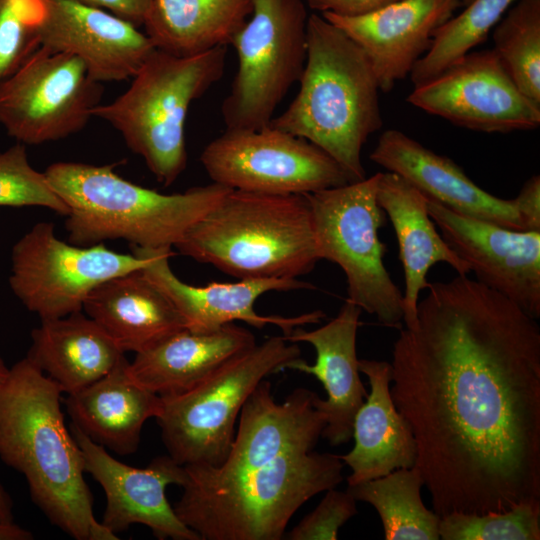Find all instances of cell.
I'll return each mask as SVG.
<instances>
[{
	"label": "cell",
	"mask_w": 540,
	"mask_h": 540,
	"mask_svg": "<svg viewBox=\"0 0 540 540\" xmlns=\"http://www.w3.org/2000/svg\"><path fill=\"white\" fill-rule=\"evenodd\" d=\"M407 101L454 125L485 133L533 130L540 125V104L520 91L493 49L468 52L414 86Z\"/></svg>",
	"instance_id": "cell-14"
},
{
	"label": "cell",
	"mask_w": 540,
	"mask_h": 540,
	"mask_svg": "<svg viewBox=\"0 0 540 540\" xmlns=\"http://www.w3.org/2000/svg\"><path fill=\"white\" fill-rule=\"evenodd\" d=\"M492 38L517 87L540 104V0H517L495 25Z\"/></svg>",
	"instance_id": "cell-32"
},
{
	"label": "cell",
	"mask_w": 540,
	"mask_h": 540,
	"mask_svg": "<svg viewBox=\"0 0 540 540\" xmlns=\"http://www.w3.org/2000/svg\"><path fill=\"white\" fill-rule=\"evenodd\" d=\"M358 512L356 499L346 490L326 491L316 508L286 536L290 540H336L339 529Z\"/></svg>",
	"instance_id": "cell-36"
},
{
	"label": "cell",
	"mask_w": 540,
	"mask_h": 540,
	"mask_svg": "<svg viewBox=\"0 0 540 540\" xmlns=\"http://www.w3.org/2000/svg\"><path fill=\"white\" fill-rule=\"evenodd\" d=\"M132 251L148 259L141 271L173 303L188 330L211 331L238 320L258 329L272 324L282 330L283 336H287L296 327L319 323L325 317L321 310L294 317L261 315L256 312L254 305L257 299L267 292L315 288L297 278L239 279L237 282H212L194 286L181 281L173 273L169 265V258L173 255L171 248L132 246Z\"/></svg>",
	"instance_id": "cell-18"
},
{
	"label": "cell",
	"mask_w": 540,
	"mask_h": 540,
	"mask_svg": "<svg viewBox=\"0 0 540 540\" xmlns=\"http://www.w3.org/2000/svg\"><path fill=\"white\" fill-rule=\"evenodd\" d=\"M8 367L0 356V382L8 372ZM13 504L9 494L0 483V522H13Z\"/></svg>",
	"instance_id": "cell-40"
},
{
	"label": "cell",
	"mask_w": 540,
	"mask_h": 540,
	"mask_svg": "<svg viewBox=\"0 0 540 540\" xmlns=\"http://www.w3.org/2000/svg\"><path fill=\"white\" fill-rule=\"evenodd\" d=\"M83 310L124 353L142 352L186 328L173 303L141 269L98 285Z\"/></svg>",
	"instance_id": "cell-26"
},
{
	"label": "cell",
	"mask_w": 540,
	"mask_h": 540,
	"mask_svg": "<svg viewBox=\"0 0 540 540\" xmlns=\"http://www.w3.org/2000/svg\"><path fill=\"white\" fill-rule=\"evenodd\" d=\"M442 540H539L540 501L504 512L450 513L440 517Z\"/></svg>",
	"instance_id": "cell-33"
},
{
	"label": "cell",
	"mask_w": 540,
	"mask_h": 540,
	"mask_svg": "<svg viewBox=\"0 0 540 540\" xmlns=\"http://www.w3.org/2000/svg\"><path fill=\"white\" fill-rule=\"evenodd\" d=\"M108 11L137 27L144 24L151 0H74Z\"/></svg>",
	"instance_id": "cell-39"
},
{
	"label": "cell",
	"mask_w": 540,
	"mask_h": 540,
	"mask_svg": "<svg viewBox=\"0 0 540 540\" xmlns=\"http://www.w3.org/2000/svg\"><path fill=\"white\" fill-rule=\"evenodd\" d=\"M299 90L269 125L330 155L350 182L366 178L361 152L382 125L379 83L365 52L322 15L307 20V58Z\"/></svg>",
	"instance_id": "cell-3"
},
{
	"label": "cell",
	"mask_w": 540,
	"mask_h": 540,
	"mask_svg": "<svg viewBox=\"0 0 540 540\" xmlns=\"http://www.w3.org/2000/svg\"><path fill=\"white\" fill-rule=\"evenodd\" d=\"M525 231H540V176L533 175L513 198Z\"/></svg>",
	"instance_id": "cell-37"
},
{
	"label": "cell",
	"mask_w": 540,
	"mask_h": 540,
	"mask_svg": "<svg viewBox=\"0 0 540 540\" xmlns=\"http://www.w3.org/2000/svg\"><path fill=\"white\" fill-rule=\"evenodd\" d=\"M27 353L68 394L99 380L124 356L110 336L81 312L41 320Z\"/></svg>",
	"instance_id": "cell-28"
},
{
	"label": "cell",
	"mask_w": 540,
	"mask_h": 540,
	"mask_svg": "<svg viewBox=\"0 0 540 540\" xmlns=\"http://www.w3.org/2000/svg\"><path fill=\"white\" fill-rule=\"evenodd\" d=\"M41 45L78 57L103 83L132 78L155 49L134 24L74 0H41Z\"/></svg>",
	"instance_id": "cell-19"
},
{
	"label": "cell",
	"mask_w": 540,
	"mask_h": 540,
	"mask_svg": "<svg viewBox=\"0 0 540 540\" xmlns=\"http://www.w3.org/2000/svg\"><path fill=\"white\" fill-rule=\"evenodd\" d=\"M427 198V197H426ZM428 214L475 280L540 317V231H519L459 214L427 198Z\"/></svg>",
	"instance_id": "cell-15"
},
{
	"label": "cell",
	"mask_w": 540,
	"mask_h": 540,
	"mask_svg": "<svg viewBox=\"0 0 540 540\" xmlns=\"http://www.w3.org/2000/svg\"><path fill=\"white\" fill-rule=\"evenodd\" d=\"M117 164L56 162L44 171L69 208V243L122 239L140 248H171L232 190L212 182L162 194L122 178Z\"/></svg>",
	"instance_id": "cell-4"
},
{
	"label": "cell",
	"mask_w": 540,
	"mask_h": 540,
	"mask_svg": "<svg viewBox=\"0 0 540 540\" xmlns=\"http://www.w3.org/2000/svg\"><path fill=\"white\" fill-rule=\"evenodd\" d=\"M361 313V308L346 299L327 324L311 331L296 327L284 336L290 342L309 343L316 351L313 365L299 357L286 368L314 375L323 384L327 398L316 395L313 405L326 421L322 437L332 446L352 439L355 415L368 395L360 379L356 353Z\"/></svg>",
	"instance_id": "cell-21"
},
{
	"label": "cell",
	"mask_w": 540,
	"mask_h": 540,
	"mask_svg": "<svg viewBox=\"0 0 540 540\" xmlns=\"http://www.w3.org/2000/svg\"><path fill=\"white\" fill-rule=\"evenodd\" d=\"M41 0H0V83L40 46Z\"/></svg>",
	"instance_id": "cell-35"
},
{
	"label": "cell",
	"mask_w": 540,
	"mask_h": 540,
	"mask_svg": "<svg viewBox=\"0 0 540 540\" xmlns=\"http://www.w3.org/2000/svg\"><path fill=\"white\" fill-rule=\"evenodd\" d=\"M370 160L407 180L428 199L459 214L525 231L513 199L488 193L453 160L433 152L402 131H384Z\"/></svg>",
	"instance_id": "cell-22"
},
{
	"label": "cell",
	"mask_w": 540,
	"mask_h": 540,
	"mask_svg": "<svg viewBox=\"0 0 540 540\" xmlns=\"http://www.w3.org/2000/svg\"><path fill=\"white\" fill-rule=\"evenodd\" d=\"M252 0H151L143 26L154 47L186 57L231 45Z\"/></svg>",
	"instance_id": "cell-29"
},
{
	"label": "cell",
	"mask_w": 540,
	"mask_h": 540,
	"mask_svg": "<svg viewBox=\"0 0 540 540\" xmlns=\"http://www.w3.org/2000/svg\"><path fill=\"white\" fill-rule=\"evenodd\" d=\"M38 206L67 216L69 208L45 172L29 162L25 144L17 142L0 152V207Z\"/></svg>",
	"instance_id": "cell-34"
},
{
	"label": "cell",
	"mask_w": 540,
	"mask_h": 540,
	"mask_svg": "<svg viewBox=\"0 0 540 540\" xmlns=\"http://www.w3.org/2000/svg\"><path fill=\"white\" fill-rule=\"evenodd\" d=\"M517 0H472L464 10L438 27L428 51L416 62L410 77L414 86L443 72L482 43Z\"/></svg>",
	"instance_id": "cell-31"
},
{
	"label": "cell",
	"mask_w": 540,
	"mask_h": 540,
	"mask_svg": "<svg viewBox=\"0 0 540 540\" xmlns=\"http://www.w3.org/2000/svg\"><path fill=\"white\" fill-rule=\"evenodd\" d=\"M343 467L339 455L309 451L222 480L186 473L173 508L201 540H280L305 502L343 481Z\"/></svg>",
	"instance_id": "cell-5"
},
{
	"label": "cell",
	"mask_w": 540,
	"mask_h": 540,
	"mask_svg": "<svg viewBox=\"0 0 540 540\" xmlns=\"http://www.w3.org/2000/svg\"><path fill=\"white\" fill-rule=\"evenodd\" d=\"M392 347L390 393L433 510L540 501V326L467 275L429 283Z\"/></svg>",
	"instance_id": "cell-1"
},
{
	"label": "cell",
	"mask_w": 540,
	"mask_h": 540,
	"mask_svg": "<svg viewBox=\"0 0 540 540\" xmlns=\"http://www.w3.org/2000/svg\"><path fill=\"white\" fill-rule=\"evenodd\" d=\"M316 395L309 389L297 388L278 404L271 383L263 379L240 411L238 431L225 461L218 467L186 465V473L200 479L222 480L286 454L312 451L326 425L313 405Z\"/></svg>",
	"instance_id": "cell-17"
},
{
	"label": "cell",
	"mask_w": 540,
	"mask_h": 540,
	"mask_svg": "<svg viewBox=\"0 0 540 540\" xmlns=\"http://www.w3.org/2000/svg\"><path fill=\"white\" fill-rule=\"evenodd\" d=\"M226 46L180 57L154 49L127 90L92 112L141 156L156 180L173 184L187 165L185 121L191 104L224 74Z\"/></svg>",
	"instance_id": "cell-7"
},
{
	"label": "cell",
	"mask_w": 540,
	"mask_h": 540,
	"mask_svg": "<svg viewBox=\"0 0 540 540\" xmlns=\"http://www.w3.org/2000/svg\"><path fill=\"white\" fill-rule=\"evenodd\" d=\"M472 0H460L461 5H467Z\"/></svg>",
	"instance_id": "cell-42"
},
{
	"label": "cell",
	"mask_w": 540,
	"mask_h": 540,
	"mask_svg": "<svg viewBox=\"0 0 540 540\" xmlns=\"http://www.w3.org/2000/svg\"><path fill=\"white\" fill-rule=\"evenodd\" d=\"M147 263L138 252H115L103 242L67 243L56 236L52 222L41 221L12 247L9 286L29 311L49 320L81 312L98 285Z\"/></svg>",
	"instance_id": "cell-11"
},
{
	"label": "cell",
	"mask_w": 540,
	"mask_h": 540,
	"mask_svg": "<svg viewBox=\"0 0 540 540\" xmlns=\"http://www.w3.org/2000/svg\"><path fill=\"white\" fill-rule=\"evenodd\" d=\"M33 534L14 522H0V540H31Z\"/></svg>",
	"instance_id": "cell-41"
},
{
	"label": "cell",
	"mask_w": 540,
	"mask_h": 540,
	"mask_svg": "<svg viewBox=\"0 0 540 540\" xmlns=\"http://www.w3.org/2000/svg\"><path fill=\"white\" fill-rule=\"evenodd\" d=\"M376 198L397 237L405 281L403 322L406 328H412L417 321L419 295L429 286L430 268L446 263L459 275H468L470 268L437 231L428 214L426 196L407 180L392 172H380Z\"/></svg>",
	"instance_id": "cell-23"
},
{
	"label": "cell",
	"mask_w": 540,
	"mask_h": 540,
	"mask_svg": "<svg viewBox=\"0 0 540 540\" xmlns=\"http://www.w3.org/2000/svg\"><path fill=\"white\" fill-rule=\"evenodd\" d=\"M200 162L212 182L246 192L306 195L351 183L321 148L271 125L226 129L205 146Z\"/></svg>",
	"instance_id": "cell-13"
},
{
	"label": "cell",
	"mask_w": 540,
	"mask_h": 540,
	"mask_svg": "<svg viewBox=\"0 0 540 540\" xmlns=\"http://www.w3.org/2000/svg\"><path fill=\"white\" fill-rule=\"evenodd\" d=\"M103 90L78 57L41 45L0 83V124L25 145L62 140L87 125Z\"/></svg>",
	"instance_id": "cell-12"
},
{
	"label": "cell",
	"mask_w": 540,
	"mask_h": 540,
	"mask_svg": "<svg viewBox=\"0 0 540 540\" xmlns=\"http://www.w3.org/2000/svg\"><path fill=\"white\" fill-rule=\"evenodd\" d=\"M71 433L81 449L85 472L105 492L101 523L106 528L117 534L132 524H143L160 540H201L179 519L166 496L168 485L184 484V466L168 455L155 457L145 468L131 467L113 458L73 424Z\"/></svg>",
	"instance_id": "cell-16"
},
{
	"label": "cell",
	"mask_w": 540,
	"mask_h": 540,
	"mask_svg": "<svg viewBox=\"0 0 540 540\" xmlns=\"http://www.w3.org/2000/svg\"><path fill=\"white\" fill-rule=\"evenodd\" d=\"M424 481L414 467L348 486L356 499L374 507L386 540H438L440 516L421 497Z\"/></svg>",
	"instance_id": "cell-30"
},
{
	"label": "cell",
	"mask_w": 540,
	"mask_h": 540,
	"mask_svg": "<svg viewBox=\"0 0 540 540\" xmlns=\"http://www.w3.org/2000/svg\"><path fill=\"white\" fill-rule=\"evenodd\" d=\"M251 15L234 36L237 71L221 105L226 129H260L294 83L307 58L308 14L303 0H252Z\"/></svg>",
	"instance_id": "cell-10"
},
{
	"label": "cell",
	"mask_w": 540,
	"mask_h": 540,
	"mask_svg": "<svg viewBox=\"0 0 540 540\" xmlns=\"http://www.w3.org/2000/svg\"><path fill=\"white\" fill-rule=\"evenodd\" d=\"M238 279H294L320 260L306 195L230 190L175 246Z\"/></svg>",
	"instance_id": "cell-6"
},
{
	"label": "cell",
	"mask_w": 540,
	"mask_h": 540,
	"mask_svg": "<svg viewBox=\"0 0 540 540\" xmlns=\"http://www.w3.org/2000/svg\"><path fill=\"white\" fill-rule=\"evenodd\" d=\"M314 11L330 12L341 16L367 14L401 0H305Z\"/></svg>",
	"instance_id": "cell-38"
},
{
	"label": "cell",
	"mask_w": 540,
	"mask_h": 540,
	"mask_svg": "<svg viewBox=\"0 0 540 540\" xmlns=\"http://www.w3.org/2000/svg\"><path fill=\"white\" fill-rule=\"evenodd\" d=\"M459 6L460 0H401L358 16L321 15L365 52L380 90L388 92L410 75L430 48L436 29Z\"/></svg>",
	"instance_id": "cell-20"
},
{
	"label": "cell",
	"mask_w": 540,
	"mask_h": 540,
	"mask_svg": "<svg viewBox=\"0 0 540 540\" xmlns=\"http://www.w3.org/2000/svg\"><path fill=\"white\" fill-rule=\"evenodd\" d=\"M379 173L361 181L306 194L318 256L346 276L350 302L389 328H402L403 293L384 265L379 230L386 214L377 202Z\"/></svg>",
	"instance_id": "cell-9"
},
{
	"label": "cell",
	"mask_w": 540,
	"mask_h": 540,
	"mask_svg": "<svg viewBox=\"0 0 540 540\" xmlns=\"http://www.w3.org/2000/svg\"><path fill=\"white\" fill-rule=\"evenodd\" d=\"M358 369L367 377L370 392L354 418V447L339 456L351 469L348 486L411 468L417 457L412 430L391 397L390 362L359 359Z\"/></svg>",
	"instance_id": "cell-24"
},
{
	"label": "cell",
	"mask_w": 540,
	"mask_h": 540,
	"mask_svg": "<svg viewBox=\"0 0 540 540\" xmlns=\"http://www.w3.org/2000/svg\"><path fill=\"white\" fill-rule=\"evenodd\" d=\"M128 366L123 356L106 375L64 401L73 425L120 455L137 450L144 423L162 408L161 397L138 384Z\"/></svg>",
	"instance_id": "cell-25"
},
{
	"label": "cell",
	"mask_w": 540,
	"mask_h": 540,
	"mask_svg": "<svg viewBox=\"0 0 540 540\" xmlns=\"http://www.w3.org/2000/svg\"><path fill=\"white\" fill-rule=\"evenodd\" d=\"M255 344L253 333L234 323L204 332L185 328L136 353L128 371L138 384L159 396L176 394Z\"/></svg>",
	"instance_id": "cell-27"
},
{
	"label": "cell",
	"mask_w": 540,
	"mask_h": 540,
	"mask_svg": "<svg viewBox=\"0 0 540 540\" xmlns=\"http://www.w3.org/2000/svg\"><path fill=\"white\" fill-rule=\"evenodd\" d=\"M63 390L29 357L0 382V458L24 475L48 520L76 540H117L94 516L81 449L61 409Z\"/></svg>",
	"instance_id": "cell-2"
},
{
	"label": "cell",
	"mask_w": 540,
	"mask_h": 540,
	"mask_svg": "<svg viewBox=\"0 0 540 540\" xmlns=\"http://www.w3.org/2000/svg\"><path fill=\"white\" fill-rule=\"evenodd\" d=\"M300 356L297 343L272 336L230 358L193 387L160 396L156 419L168 455L182 466H220L247 398L265 377Z\"/></svg>",
	"instance_id": "cell-8"
}]
</instances>
